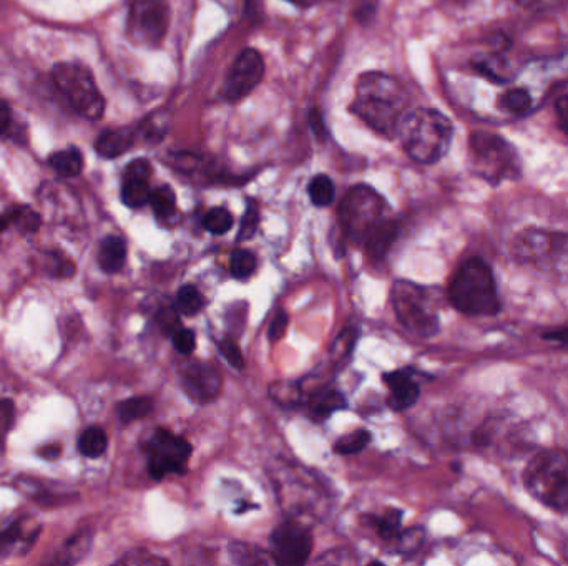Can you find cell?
I'll use <instances>...</instances> for the list:
<instances>
[{
	"label": "cell",
	"instance_id": "6da1fadb",
	"mask_svg": "<svg viewBox=\"0 0 568 566\" xmlns=\"http://www.w3.org/2000/svg\"><path fill=\"white\" fill-rule=\"evenodd\" d=\"M407 93L391 75L368 72L356 83L351 112L382 137L399 135L407 115Z\"/></svg>",
	"mask_w": 568,
	"mask_h": 566
},
{
	"label": "cell",
	"instance_id": "7a4b0ae2",
	"mask_svg": "<svg viewBox=\"0 0 568 566\" xmlns=\"http://www.w3.org/2000/svg\"><path fill=\"white\" fill-rule=\"evenodd\" d=\"M402 145L407 155L421 165H434L451 148L454 128L446 115L432 108H417L407 113L401 130Z\"/></svg>",
	"mask_w": 568,
	"mask_h": 566
},
{
	"label": "cell",
	"instance_id": "3957f363",
	"mask_svg": "<svg viewBox=\"0 0 568 566\" xmlns=\"http://www.w3.org/2000/svg\"><path fill=\"white\" fill-rule=\"evenodd\" d=\"M449 301L467 316H495L500 313L499 291L494 273L484 259L471 258L457 269L449 284Z\"/></svg>",
	"mask_w": 568,
	"mask_h": 566
},
{
	"label": "cell",
	"instance_id": "277c9868",
	"mask_svg": "<svg viewBox=\"0 0 568 566\" xmlns=\"http://www.w3.org/2000/svg\"><path fill=\"white\" fill-rule=\"evenodd\" d=\"M524 485L532 497L545 507L568 510V452L560 449L542 450L530 460L524 470Z\"/></svg>",
	"mask_w": 568,
	"mask_h": 566
},
{
	"label": "cell",
	"instance_id": "5b68a950",
	"mask_svg": "<svg viewBox=\"0 0 568 566\" xmlns=\"http://www.w3.org/2000/svg\"><path fill=\"white\" fill-rule=\"evenodd\" d=\"M52 79L65 100L80 117L98 120L105 112V100L98 90L94 75L85 65L62 62L52 70Z\"/></svg>",
	"mask_w": 568,
	"mask_h": 566
},
{
	"label": "cell",
	"instance_id": "8992f818",
	"mask_svg": "<svg viewBox=\"0 0 568 566\" xmlns=\"http://www.w3.org/2000/svg\"><path fill=\"white\" fill-rule=\"evenodd\" d=\"M471 158L475 171L492 185L519 178V153L499 135L474 133L471 137Z\"/></svg>",
	"mask_w": 568,
	"mask_h": 566
},
{
	"label": "cell",
	"instance_id": "52a82bcc",
	"mask_svg": "<svg viewBox=\"0 0 568 566\" xmlns=\"http://www.w3.org/2000/svg\"><path fill=\"white\" fill-rule=\"evenodd\" d=\"M510 249L520 264L539 269L568 266V233L529 228L515 236Z\"/></svg>",
	"mask_w": 568,
	"mask_h": 566
},
{
	"label": "cell",
	"instance_id": "ba28073f",
	"mask_svg": "<svg viewBox=\"0 0 568 566\" xmlns=\"http://www.w3.org/2000/svg\"><path fill=\"white\" fill-rule=\"evenodd\" d=\"M392 304L397 319L414 336L432 337L439 332L441 321L421 286L409 281H396L392 286Z\"/></svg>",
	"mask_w": 568,
	"mask_h": 566
},
{
	"label": "cell",
	"instance_id": "9c48e42d",
	"mask_svg": "<svg viewBox=\"0 0 568 566\" xmlns=\"http://www.w3.org/2000/svg\"><path fill=\"white\" fill-rule=\"evenodd\" d=\"M384 208L386 203L378 191H374L371 186H354L348 191V195L344 196L339 208V221L346 235L363 243L369 231L373 230L379 221L384 220Z\"/></svg>",
	"mask_w": 568,
	"mask_h": 566
},
{
	"label": "cell",
	"instance_id": "30bf717a",
	"mask_svg": "<svg viewBox=\"0 0 568 566\" xmlns=\"http://www.w3.org/2000/svg\"><path fill=\"white\" fill-rule=\"evenodd\" d=\"M170 25L168 0H132L128 9L127 32L133 44L153 49L167 37Z\"/></svg>",
	"mask_w": 568,
	"mask_h": 566
},
{
	"label": "cell",
	"instance_id": "8fae6325",
	"mask_svg": "<svg viewBox=\"0 0 568 566\" xmlns=\"http://www.w3.org/2000/svg\"><path fill=\"white\" fill-rule=\"evenodd\" d=\"M191 450V445L183 437L172 434L170 430H155L147 447L148 474L155 480L165 479L168 474H185Z\"/></svg>",
	"mask_w": 568,
	"mask_h": 566
},
{
	"label": "cell",
	"instance_id": "7c38bea8",
	"mask_svg": "<svg viewBox=\"0 0 568 566\" xmlns=\"http://www.w3.org/2000/svg\"><path fill=\"white\" fill-rule=\"evenodd\" d=\"M271 558L278 565L298 566L313 552V535L299 523L286 522L271 533Z\"/></svg>",
	"mask_w": 568,
	"mask_h": 566
},
{
	"label": "cell",
	"instance_id": "4fadbf2b",
	"mask_svg": "<svg viewBox=\"0 0 568 566\" xmlns=\"http://www.w3.org/2000/svg\"><path fill=\"white\" fill-rule=\"evenodd\" d=\"M265 77V60L263 55L255 49H246L236 57L231 65L228 77H226L225 93L226 100L238 102L248 97Z\"/></svg>",
	"mask_w": 568,
	"mask_h": 566
},
{
	"label": "cell",
	"instance_id": "5bb4252c",
	"mask_svg": "<svg viewBox=\"0 0 568 566\" xmlns=\"http://www.w3.org/2000/svg\"><path fill=\"white\" fill-rule=\"evenodd\" d=\"M183 387L196 402H210L220 394L221 376L210 364L193 362L183 369Z\"/></svg>",
	"mask_w": 568,
	"mask_h": 566
},
{
	"label": "cell",
	"instance_id": "9a60e30c",
	"mask_svg": "<svg viewBox=\"0 0 568 566\" xmlns=\"http://www.w3.org/2000/svg\"><path fill=\"white\" fill-rule=\"evenodd\" d=\"M152 171L147 160H133L123 171L122 201L128 208H140L150 201Z\"/></svg>",
	"mask_w": 568,
	"mask_h": 566
},
{
	"label": "cell",
	"instance_id": "2e32d148",
	"mask_svg": "<svg viewBox=\"0 0 568 566\" xmlns=\"http://www.w3.org/2000/svg\"><path fill=\"white\" fill-rule=\"evenodd\" d=\"M384 382L391 391L387 404L396 412L409 409L419 399L421 389L407 371H394L384 374Z\"/></svg>",
	"mask_w": 568,
	"mask_h": 566
},
{
	"label": "cell",
	"instance_id": "e0dca14e",
	"mask_svg": "<svg viewBox=\"0 0 568 566\" xmlns=\"http://www.w3.org/2000/svg\"><path fill=\"white\" fill-rule=\"evenodd\" d=\"M137 133L132 128H108L105 132L100 133L97 142H95V150L98 155L103 158L122 157L123 153H127L135 142Z\"/></svg>",
	"mask_w": 568,
	"mask_h": 566
},
{
	"label": "cell",
	"instance_id": "ac0fdd59",
	"mask_svg": "<svg viewBox=\"0 0 568 566\" xmlns=\"http://www.w3.org/2000/svg\"><path fill=\"white\" fill-rule=\"evenodd\" d=\"M127 259V243L120 236H108L100 244L98 264L107 274H115L123 268Z\"/></svg>",
	"mask_w": 568,
	"mask_h": 566
},
{
	"label": "cell",
	"instance_id": "d6986e66",
	"mask_svg": "<svg viewBox=\"0 0 568 566\" xmlns=\"http://www.w3.org/2000/svg\"><path fill=\"white\" fill-rule=\"evenodd\" d=\"M396 236V223L391 220H381L378 225L374 226L373 230L369 231V235L366 236L363 243L371 258L381 259L387 253V249L391 248Z\"/></svg>",
	"mask_w": 568,
	"mask_h": 566
},
{
	"label": "cell",
	"instance_id": "ffe728a7",
	"mask_svg": "<svg viewBox=\"0 0 568 566\" xmlns=\"http://www.w3.org/2000/svg\"><path fill=\"white\" fill-rule=\"evenodd\" d=\"M9 226L19 228L22 233H34L40 226V218L29 206H17L0 216V231L7 230Z\"/></svg>",
	"mask_w": 568,
	"mask_h": 566
},
{
	"label": "cell",
	"instance_id": "44dd1931",
	"mask_svg": "<svg viewBox=\"0 0 568 566\" xmlns=\"http://www.w3.org/2000/svg\"><path fill=\"white\" fill-rule=\"evenodd\" d=\"M49 163L60 176H65V178H74L84 170V157L77 148L54 153Z\"/></svg>",
	"mask_w": 568,
	"mask_h": 566
},
{
	"label": "cell",
	"instance_id": "7402d4cb",
	"mask_svg": "<svg viewBox=\"0 0 568 566\" xmlns=\"http://www.w3.org/2000/svg\"><path fill=\"white\" fill-rule=\"evenodd\" d=\"M107 445V434L100 427H89V429L84 430V434L80 435V454L89 457V459H98L100 455L105 454Z\"/></svg>",
	"mask_w": 568,
	"mask_h": 566
},
{
	"label": "cell",
	"instance_id": "603a6c76",
	"mask_svg": "<svg viewBox=\"0 0 568 566\" xmlns=\"http://www.w3.org/2000/svg\"><path fill=\"white\" fill-rule=\"evenodd\" d=\"M348 405L343 394L339 391H323L311 401V412L314 417L326 419L336 410L344 409Z\"/></svg>",
	"mask_w": 568,
	"mask_h": 566
},
{
	"label": "cell",
	"instance_id": "cb8c5ba5",
	"mask_svg": "<svg viewBox=\"0 0 568 566\" xmlns=\"http://www.w3.org/2000/svg\"><path fill=\"white\" fill-rule=\"evenodd\" d=\"M35 537H37V532L27 535V533L24 532L22 523H14V525H10L5 532L0 533V553H2V555H9V553L14 552L17 547H22V552H24V550L29 548L25 547V543H34Z\"/></svg>",
	"mask_w": 568,
	"mask_h": 566
},
{
	"label": "cell",
	"instance_id": "d4e9b609",
	"mask_svg": "<svg viewBox=\"0 0 568 566\" xmlns=\"http://www.w3.org/2000/svg\"><path fill=\"white\" fill-rule=\"evenodd\" d=\"M148 203L152 205L153 213L162 220H167L177 210V196H175V191L167 185L155 188Z\"/></svg>",
	"mask_w": 568,
	"mask_h": 566
},
{
	"label": "cell",
	"instance_id": "484cf974",
	"mask_svg": "<svg viewBox=\"0 0 568 566\" xmlns=\"http://www.w3.org/2000/svg\"><path fill=\"white\" fill-rule=\"evenodd\" d=\"M308 193L311 203L314 206H319V208L331 205L334 198H336V188H334L333 180L326 175L314 176L311 183H309Z\"/></svg>",
	"mask_w": 568,
	"mask_h": 566
},
{
	"label": "cell",
	"instance_id": "4316f807",
	"mask_svg": "<svg viewBox=\"0 0 568 566\" xmlns=\"http://www.w3.org/2000/svg\"><path fill=\"white\" fill-rule=\"evenodd\" d=\"M152 410L153 402L148 397H133V399L118 404L117 414L123 424H130V422L147 417Z\"/></svg>",
	"mask_w": 568,
	"mask_h": 566
},
{
	"label": "cell",
	"instance_id": "83f0119b",
	"mask_svg": "<svg viewBox=\"0 0 568 566\" xmlns=\"http://www.w3.org/2000/svg\"><path fill=\"white\" fill-rule=\"evenodd\" d=\"M175 308L182 316H195L203 308V299L193 284H185L177 293Z\"/></svg>",
	"mask_w": 568,
	"mask_h": 566
},
{
	"label": "cell",
	"instance_id": "f1b7e54d",
	"mask_svg": "<svg viewBox=\"0 0 568 566\" xmlns=\"http://www.w3.org/2000/svg\"><path fill=\"white\" fill-rule=\"evenodd\" d=\"M371 444V434L368 430H356L353 434H346L334 444V452L341 455H354L363 452Z\"/></svg>",
	"mask_w": 568,
	"mask_h": 566
},
{
	"label": "cell",
	"instance_id": "f546056e",
	"mask_svg": "<svg viewBox=\"0 0 568 566\" xmlns=\"http://www.w3.org/2000/svg\"><path fill=\"white\" fill-rule=\"evenodd\" d=\"M500 103L505 112L512 113V115H524L532 107V97L525 88H512L504 93Z\"/></svg>",
	"mask_w": 568,
	"mask_h": 566
},
{
	"label": "cell",
	"instance_id": "4dcf8cb0",
	"mask_svg": "<svg viewBox=\"0 0 568 566\" xmlns=\"http://www.w3.org/2000/svg\"><path fill=\"white\" fill-rule=\"evenodd\" d=\"M256 256L246 249H236L231 253L230 271L231 276L236 279L250 278L255 273Z\"/></svg>",
	"mask_w": 568,
	"mask_h": 566
},
{
	"label": "cell",
	"instance_id": "1f68e13d",
	"mask_svg": "<svg viewBox=\"0 0 568 566\" xmlns=\"http://www.w3.org/2000/svg\"><path fill=\"white\" fill-rule=\"evenodd\" d=\"M203 226L213 235H225L233 226V215L226 208H211L203 218Z\"/></svg>",
	"mask_w": 568,
	"mask_h": 566
},
{
	"label": "cell",
	"instance_id": "d6a6232c",
	"mask_svg": "<svg viewBox=\"0 0 568 566\" xmlns=\"http://www.w3.org/2000/svg\"><path fill=\"white\" fill-rule=\"evenodd\" d=\"M402 517L404 513L401 510H396V508L387 510L386 515L378 520L379 537L387 542H394L402 532Z\"/></svg>",
	"mask_w": 568,
	"mask_h": 566
},
{
	"label": "cell",
	"instance_id": "836d02e7",
	"mask_svg": "<svg viewBox=\"0 0 568 566\" xmlns=\"http://www.w3.org/2000/svg\"><path fill=\"white\" fill-rule=\"evenodd\" d=\"M90 545V537L87 533H80L77 537L70 538L65 545L64 552L60 553L57 563H75L79 562L80 557L87 552Z\"/></svg>",
	"mask_w": 568,
	"mask_h": 566
},
{
	"label": "cell",
	"instance_id": "e575fe53",
	"mask_svg": "<svg viewBox=\"0 0 568 566\" xmlns=\"http://www.w3.org/2000/svg\"><path fill=\"white\" fill-rule=\"evenodd\" d=\"M270 397L278 404L289 407V405H298L301 401V392L299 387L289 382H276L270 387Z\"/></svg>",
	"mask_w": 568,
	"mask_h": 566
},
{
	"label": "cell",
	"instance_id": "d590c367",
	"mask_svg": "<svg viewBox=\"0 0 568 566\" xmlns=\"http://www.w3.org/2000/svg\"><path fill=\"white\" fill-rule=\"evenodd\" d=\"M424 540H426V530L422 527H414L401 532L394 542H397V552L412 553L421 548Z\"/></svg>",
	"mask_w": 568,
	"mask_h": 566
},
{
	"label": "cell",
	"instance_id": "8d00e7d4",
	"mask_svg": "<svg viewBox=\"0 0 568 566\" xmlns=\"http://www.w3.org/2000/svg\"><path fill=\"white\" fill-rule=\"evenodd\" d=\"M260 225V211L256 208L255 203H248L243 220H241L240 233H238V241L251 240L255 236L256 230Z\"/></svg>",
	"mask_w": 568,
	"mask_h": 566
},
{
	"label": "cell",
	"instance_id": "74e56055",
	"mask_svg": "<svg viewBox=\"0 0 568 566\" xmlns=\"http://www.w3.org/2000/svg\"><path fill=\"white\" fill-rule=\"evenodd\" d=\"M158 326L162 327V331L168 336H173L175 332L182 329V323H180V313H178L177 308H162L157 314Z\"/></svg>",
	"mask_w": 568,
	"mask_h": 566
},
{
	"label": "cell",
	"instance_id": "f35d334b",
	"mask_svg": "<svg viewBox=\"0 0 568 566\" xmlns=\"http://www.w3.org/2000/svg\"><path fill=\"white\" fill-rule=\"evenodd\" d=\"M218 349H220L228 364H231L235 369L241 371L245 367V359L241 354L240 346L233 339H223V341L218 342Z\"/></svg>",
	"mask_w": 568,
	"mask_h": 566
},
{
	"label": "cell",
	"instance_id": "ab89813d",
	"mask_svg": "<svg viewBox=\"0 0 568 566\" xmlns=\"http://www.w3.org/2000/svg\"><path fill=\"white\" fill-rule=\"evenodd\" d=\"M12 424H14V404L9 399H0V449L4 447Z\"/></svg>",
	"mask_w": 568,
	"mask_h": 566
},
{
	"label": "cell",
	"instance_id": "60d3db41",
	"mask_svg": "<svg viewBox=\"0 0 568 566\" xmlns=\"http://www.w3.org/2000/svg\"><path fill=\"white\" fill-rule=\"evenodd\" d=\"M173 347L182 354H191L196 349L195 332L190 329H180L172 336Z\"/></svg>",
	"mask_w": 568,
	"mask_h": 566
},
{
	"label": "cell",
	"instance_id": "b9f144b4",
	"mask_svg": "<svg viewBox=\"0 0 568 566\" xmlns=\"http://www.w3.org/2000/svg\"><path fill=\"white\" fill-rule=\"evenodd\" d=\"M117 563H120V565H168L167 560L155 557V555H150L147 552L128 553Z\"/></svg>",
	"mask_w": 568,
	"mask_h": 566
},
{
	"label": "cell",
	"instance_id": "7bdbcfd3",
	"mask_svg": "<svg viewBox=\"0 0 568 566\" xmlns=\"http://www.w3.org/2000/svg\"><path fill=\"white\" fill-rule=\"evenodd\" d=\"M288 314L283 309H278L275 316L271 319L270 331H268V337H270L271 342H280L281 337L286 334V327H288Z\"/></svg>",
	"mask_w": 568,
	"mask_h": 566
},
{
	"label": "cell",
	"instance_id": "ee69618b",
	"mask_svg": "<svg viewBox=\"0 0 568 566\" xmlns=\"http://www.w3.org/2000/svg\"><path fill=\"white\" fill-rule=\"evenodd\" d=\"M517 4L522 5L529 10H547L554 9L557 5L562 4L565 0H515Z\"/></svg>",
	"mask_w": 568,
	"mask_h": 566
},
{
	"label": "cell",
	"instance_id": "f6af8a7d",
	"mask_svg": "<svg viewBox=\"0 0 568 566\" xmlns=\"http://www.w3.org/2000/svg\"><path fill=\"white\" fill-rule=\"evenodd\" d=\"M555 112H557V118H559V127L568 135V95L560 98L557 107H555Z\"/></svg>",
	"mask_w": 568,
	"mask_h": 566
},
{
	"label": "cell",
	"instance_id": "bcb514c9",
	"mask_svg": "<svg viewBox=\"0 0 568 566\" xmlns=\"http://www.w3.org/2000/svg\"><path fill=\"white\" fill-rule=\"evenodd\" d=\"M542 337H544L545 341L559 342V344L568 346V327L557 329V331L544 332Z\"/></svg>",
	"mask_w": 568,
	"mask_h": 566
},
{
	"label": "cell",
	"instance_id": "7dc6e473",
	"mask_svg": "<svg viewBox=\"0 0 568 566\" xmlns=\"http://www.w3.org/2000/svg\"><path fill=\"white\" fill-rule=\"evenodd\" d=\"M12 115H10V107L7 103L0 100V135H4L9 130Z\"/></svg>",
	"mask_w": 568,
	"mask_h": 566
},
{
	"label": "cell",
	"instance_id": "c3c4849f",
	"mask_svg": "<svg viewBox=\"0 0 568 566\" xmlns=\"http://www.w3.org/2000/svg\"><path fill=\"white\" fill-rule=\"evenodd\" d=\"M60 452H62V449H60L59 444H49L42 447L39 454L40 457H44L45 460H55L59 457Z\"/></svg>",
	"mask_w": 568,
	"mask_h": 566
},
{
	"label": "cell",
	"instance_id": "681fc988",
	"mask_svg": "<svg viewBox=\"0 0 568 566\" xmlns=\"http://www.w3.org/2000/svg\"><path fill=\"white\" fill-rule=\"evenodd\" d=\"M288 2L299 5V7H311V5L318 4L321 0H288Z\"/></svg>",
	"mask_w": 568,
	"mask_h": 566
}]
</instances>
